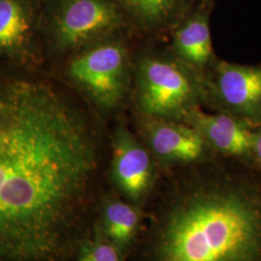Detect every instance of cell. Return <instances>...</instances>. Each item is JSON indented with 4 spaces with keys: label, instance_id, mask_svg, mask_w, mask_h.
<instances>
[{
    "label": "cell",
    "instance_id": "1",
    "mask_svg": "<svg viewBox=\"0 0 261 261\" xmlns=\"http://www.w3.org/2000/svg\"><path fill=\"white\" fill-rule=\"evenodd\" d=\"M109 158L49 85L0 91V261H75L110 190Z\"/></svg>",
    "mask_w": 261,
    "mask_h": 261
},
{
    "label": "cell",
    "instance_id": "2",
    "mask_svg": "<svg viewBox=\"0 0 261 261\" xmlns=\"http://www.w3.org/2000/svg\"><path fill=\"white\" fill-rule=\"evenodd\" d=\"M129 261H261V170L218 155L161 170Z\"/></svg>",
    "mask_w": 261,
    "mask_h": 261
},
{
    "label": "cell",
    "instance_id": "3",
    "mask_svg": "<svg viewBox=\"0 0 261 261\" xmlns=\"http://www.w3.org/2000/svg\"><path fill=\"white\" fill-rule=\"evenodd\" d=\"M135 74V100L142 118L184 123L205 106L204 75L173 54L142 56Z\"/></svg>",
    "mask_w": 261,
    "mask_h": 261
},
{
    "label": "cell",
    "instance_id": "4",
    "mask_svg": "<svg viewBox=\"0 0 261 261\" xmlns=\"http://www.w3.org/2000/svg\"><path fill=\"white\" fill-rule=\"evenodd\" d=\"M68 75L98 108L111 111L120 105L128 89V51L117 41L95 43L75 54Z\"/></svg>",
    "mask_w": 261,
    "mask_h": 261
},
{
    "label": "cell",
    "instance_id": "5",
    "mask_svg": "<svg viewBox=\"0 0 261 261\" xmlns=\"http://www.w3.org/2000/svg\"><path fill=\"white\" fill-rule=\"evenodd\" d=\"M122 24L120 10L112 0H55L47 33L56 50L67 53L107 40Z\"/></svg>",
    "mask_w": 261,
    "mask_h": 261
},
{
    "label": "cell",
    "instance_id": "6",
    "mask_svg": "<svg viewBox=\"0 0 261 261\" xmlns=\"http://www.w3.org/2000/svg\"><path fill=\"white\" fill-rule=\"evenodd\" d=\"M161 169L149 150L126 125L119 124L110 140L108 184L110 190L143 208L160 177Z\"/></svg>",
    "mask_w": 261,
    "mask_h": 261
},
{
    "label": "cell",
    "instance_id": "7",
    "mask_svg": "<svg viewBox=\"0 0 261 261\" xmlns=\"http://www.w3.org/2000/svg\"><path fill=\"white\" fill-rule=\"evenodd\" d=\"M205 106L261 126V64L244 65L218 59L204 75Z\"/></svg>",
    "mask_w": 261,
    "mask_h": 261
},
{
    "label": "cell",
    "instance_id": "8",
    "mask_svg": "<svg viewBox=\"0 0 261 261\" xmlns=\"http://www.w3.org/2000/svg\"><path fill=\"white\" fill-rule=\"evenodd\" d=\"M140 138L161 170L186 167L216 156L201 136L183 122L142 118Z\"/></svg>",
    "mask_w": 261,
    "mask_h": 261
},
{
    "label": "cell",
    "instance_id": "9",
    "mask_svg": "<svg viewBox=\"0 0 261 261\" xmlns=\"http://www.w3.org/2000/svg\"><path fill=\"white\" fill-rule=\"evenodd\" d=\"M184 123L201 136L216 155L251 165L254 128L249 123L223 112L207 113L201 108L192 112Z\"/></svg>",
    "mask_w": 261,
    "mask_h": 261
},
{
    "label": "cell",
    "instance_id": "10",
    "mask_svg": "<svg viewBox=\"0 0 261 261\" xmlns=\"http://www.w3.org/2000/svg\"><path fill=\"white\" fill-rule=\"evenodd\" d=\"M143 224V208L134 205L111 190L100 203L93 232L115 246L128 259Z\"/></svg>",
    "mask_w": 261,
    "mask_h": 261
},
{
    "label": "cell",
    "instance_id": "11",
    "mask_svg": "<svg viewBox=\"0 0 261 261\" xmlns=\"http://www.w3.org/2000/svg\"><path fill=\"white\" fill-rule=\"evenodd\" d=\"M171 43L172 54L202 75L218 60L206 12H197L179 22Z\"/></svg>",
    "mask_w": 261,
    "mask_h": 261
},
{
    "label": "cell",
    "instance_id": "12",
    "mask_svg": "<svg viewBox=\"0 0 261 261\" xmlns=\"http://www.w3.org/2000/svg\"><path fill=\"white\" fill-rule=\"evenodd\" d=\"M33 36V13L25 0H0V54L28 50Z\"/></svg>",
    "mask_w": 261,
    "mask_h": 261
},
{
    "label": "cell",
    "instance_id": "13",
    "mask_svg": "<svg viewBox=\"0 0 261 261\" xmlns=\"http://www.w3.org/2000/svg\"><path fill=\"white\" fill-rule=\"evenodd\" d=\"M138 24L147 30L166 28L176 19L185 0H118Z\"/></svg>",
    "mask_w": 261,
    "mask_h": 261
},
{
    "label": "cell",
    "instance_id": "14",
    "mask_svg": "<svg viewBox=\"0 0 261 261\" xmlns=\"http://www.w3.org/2000/svg\"><path fill=\"white\" fill-rule=\"evenodd\" d=\"M75 261H128L112 243L98 233L84 241L76 252Z\"/></svg>",
    "mask_w": 261,
    "mask_h": 261
},
{
    "label": "cell",
    "instance_id": "15",
    "mask_svg": "<svg viewBox=\"0 0 261 261\" xmlns=\"http://www.w3.org/2000/svg\"><path fill=\"white\" fill-rule=\"evenodd\" d=\"M251 165L261 170V126L252 130Z\"/></svg>",
    "mask_w": 261,
    "mask_h": 261
}]
</instances>
